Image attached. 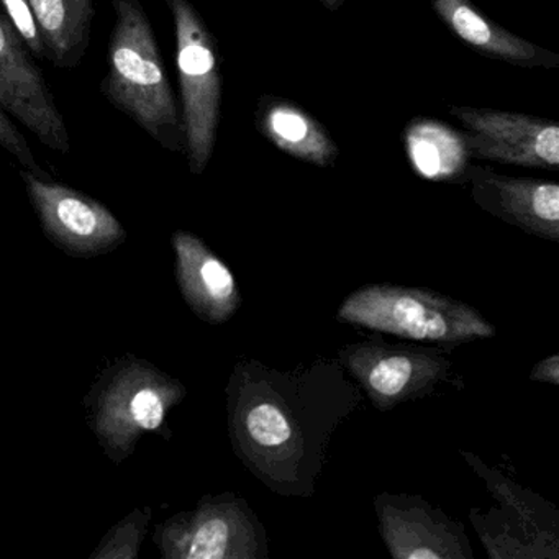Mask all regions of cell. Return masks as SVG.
<instances>
[{"label":"cell","instance_id":"cell-8","mask_svg":"<svg viewBox=\"0 0 559 559\" xmlns=\"http://www.w3.org/2000/svg\"><path fill=\"white\" fill-rule=\"evenodd\" d=\"M21 178L45 237L64 253L100 257L126 241L122 222L96 199L53 181L45 171L22 169Z\"/></svg>","mask_w":559,"mask_h":559},{"label":"cell","instance_id":"cell-24","mask_svg":"<svg viewBox=\"0 0 559 559\" xmlns=\"http://www.w3.org/2000/svg\"><path fill=\"white\" fill-rule=\"evenodd\" d=\"M320 4L323 8L329 9L330 12H336L343 4H345V0H320Z\"/></svg>","mask_w":559,"mask_h":559},{"label":"cell","instance_id":"cell-1","mask_svg":"<svg viewBox=\"0 0 559 559\" xmlns=\"http://www.w3.org/2000/svg\"><path fill=\"white\" fill-rule=\"evenodd\" d=\"M225 395L235 456L277 496L302 499L316 493L333 435L362 402L361 388L336 358L286 371L240 359Z\"/></svg>","mask_w":559,"mask_h":559},{"label":"cell","instance_id":"cell-19","mask_svg":"<svg viewBox=\"0 0 559 559\" xmlns=\"http://www.w3.org/2000/svg\"><path fill=\"white\" fill-rule=\"evenodd\" d=\"M460 453L469 464L471 469L486 483L490 496L499 502L500 507L519 516L535 532L559 539V510L555 503L548 502L538 493L513 483L499 469L484 463L476 454L463 450Z\"/></svg>","mask_w":559,"mask_h":559},{"label":"cell","instance_id":"cell-15","mask_svg":"<svg viewBox=\"0 0 559 559\" xmlns=\"http://www.w3.org/2000/svg\"><path fill=\"white\" fill-rule=\"evenodd\" d=\"M254 120L267 142L299 162L330 168L338 159V145L329 130L297 104L263 96L258 103Z\"/></svg>","mask_w":559,"mask_h":559},{"label":"cell","instance_id":"cell-20","mask_svg":"<svg viewBox=\"0 0 559 559\" xmlns=\"http://www.w3.org/2000/svg\"><path fill=\"white\" fill-rule=\"evenodd\" d=\"M152 507H140L123 516L106 533L91 559H136L146 538Z\"/></svg>","mask_w":559,"mask_h":559},{"label":"cell","instance_id":"cell-17","mask_svg":"<svg viewBox=\"0 0 559 559\" xmlns=\"http://www.w3.org/2000/svg\"><path fill=\"white\" fill-rule=\"evenodd\" d=\"M412 168L428 181L461 182L469 168V150L461 132L433 119H414L404 133Z\"/></svg>","mask_w":559,"mask_h":559},{"label":"cell","instance_id":"cell-3","mask_svg":"<svg viewBox=\"0 0 559 559\" xmlns=\"http://www.w3.org/2000/svg\"><path fill=\"white\" fill-rule=\"evenodd\" d=\"M186 395L179 379L146 359L126 355L100 372L84 399L87 424L106 456L120 464L132 456L143 435L171 438L166 418Z\"/></svg>","mask_w":559,"mask_h":559},{"label":"cell","instance_id":"cell-14","mask_svg":"<svg viewBox=\"0 0 559 559\" xmlns=\"http://www.w3.org/2000/svg\"><path fill=\"white\" fill-rule=\"evenodd\" d=\"M431 8L437 12L438 19L450 28L451 34L483 57L528 70H555L559 67V55L530 44L500 27L471 0H431Z\"/></svg>","mask_w":559,"mask_h":559},{"label":"cell","instance_id":"cell-16","mask_svg":"<svg viewBox=\"0 0 559 559\" xmlns=\"http://www.w3.org/2000/svg\"><path fill=\"white\" fill-rule=\"evenodd\" d=\"M40 27L45 60L74 70L86 57L97 0H28Z\"/></svg>","mask_w":559,"mask_h":559},{"label":"cell","instance_id":"cell-12","mask_svg":"<svg viewBox=\"0 0 559 559\" xmlns=\"http://www.w3.org/2000/svg\"><path fill=\"white\" fill-rule=\"evenodd\" d=\"M471 198L487 214L525 234L559 243V186L533 178H513L471 166Z\"/></svg>","mask_w":559,"mask_h":559},{"label":"cell","instance_id":"cell-2","mask_svg":"<svg viewBox=\"0 0 559 559\" xmlns=\"http://www.w3.org/2000/svg\"><path fill=\"white\" fill-rule=\"evenodd\" d=\"M103 96L168 152H185L181 110L173 93L152 22L140 0H112Z\"/></svg>","mask_w":559,"mask_h":559},{"label":"cell","instance_id":"cell-9","mask_svg":"<svg viewBox=\"0 0 559 559\" xmlns=\"http://www.w3.org/2000/svg\"><path fill=\"white\" fill-rule=\"evenodd\" d=\"M471 158L522 168H559V127L551 120L486 107H451Z\"/></svg>","mask_w":559,"mask_h":559},{"label":"cell","instance_id":"cell-10","mask_svg":"<svg viewBox=\"0 0 559 559\" xmlns=\"http://www.w3.org/2000/svg\"><path fill=\"white\" fill-rule=\"evenodd\" d=\"M0 109L25 127L41 145L71 152V136L57 100L31 51L0 9Z\"/></svg>","mask_w":559,"mask_h":559},{"label":"cell","instance_id":"cell-18","mask_svg":"<svg viewBox=\"0 0 559 559\" xmlns=\"http://www.w3.org/2000/svg\"><path fill=\"white\" fill-rule=\"evenodd\" d=\"M469 520L490 559H559L558 538L535 532L503 507H473Z\"/></svg>","mask_w":559,"mask_h":559},{"label":"cell","instance_id":"cell-5","mask_svg":"<svg viewBox=\"0 0 559 559\" xmlns=\"http://www.w3.org/2000/svg\"><path fill=\"white\" fill-rule=\"evenodd\" d=\"M176 35L185 153L192 175H204L214 155L222 110L217 45L189 0H166Z\"/></svg>","mask_w":559,"mask_h":559},{"label":"cell","instance_id":"cell-6","mask_svg":"<svg viewBox=\"0 0 559 559\" xmlns=\"http://www.w3.org/2000/svg\"><path fill=\"white\" fill-rule=\"evenodd\" d=\"M153 542L165 559H267L266 528L235 492L209 493L192 510L158 523Z\"/></svg>","mask_w":559,"mask_h":559},{"label":"cell","instance_id":"cell-21","mask_svg":"<svg viewBox=\"0 0 559 559\" xmlns=\"http://www.w3.org/2000/svg\"><path fill=\"white\" fill-rule=\"evenodd\" d=\"M0 9L24 41L32 57L45 60V45L34 9L28 0H0Z\"/></svg>","mask_w":559,"mask_h":559},{"label":"cell","instance_id":"cell-13","mask_svg":"<svg viewBox=\"0 0 559 559\" xmlns=\"http://www.w3.org/2000/svg\"><path fill=\"white\" fill-rule=\"evenodd\" d=\"M171 245L176 281L189 309L211 325L227 323L243 300L230 267L198 235L178 230Z\"/></svg>","mask_w":559,"mask_h":559},{"label":"cell","instance_id":"cell-23","mask_svg":"<svg viewBox=\"0 0 559 559\" xmlns=\"http://www.w3.org/2000/svg\"><path fill=\"white\" fill-rule=\"evenodd\" d=\"M530 379L545 384L559 385V356L551 355L533 366Z\"/></svg>","mask_w":559,"mask_h":559},{"label":"cell","instance_id":"cell-22","mask_svg":"<svg viewBox=\"0 0 559 559\" xmlns=\"http://www.w3.org/2000/svg\"><path fill=\"white\" fill-rule=\"evenodd\" d=\"M0 148L8 152L12 158L17 159L22 168L35 173L44 171L38 165L27 140L22 135L19 127L15 126L14 119L4 109H0Z\"/></svg>","mask_w":559,"mask_h":559},{"label":"cell","instance_id":"cell-4","mask_svg":"<svg viewBox=\"0 0 559 559\" xmlns=\"http://www.w3.org/2000/svg\"><path fill=\"white\" fill-rule=\"evenodd\" d=\"M336 317L348 325L407 342L453 349L493 338L497 330L476 307L424 287L368 284L345 297Z\"/></svg>","mask_w":559,"mask_h":559},{"label":"cell","instance_id":"cell-7","mask_svg":"<svg viewBox=\"0 0 559 559\" xmlns=\"http://www.w3.org/2000/svg\"><path fill=\"white\" fill-rule=\"evenodd\" d=\"M336 359L381 412L427 397L453 369V359L440 346L381 338L342 346Z\"/></svg>","mask_w":559,"mask_h":559},{"label":"cell","instance_id":"cell-11","mask_svg":"<svg viewBox=\"0 0 559 559\" xmlns=\"http://www.w3.org/2000/svg\"><path fill=\"white\" fill-rule=\"evenodd\" d=\"M379 533L394 559H473L463 523L418 493L374 497Z\"/></svg>","mask_w":559,"mask_h":559}]
</instances>
